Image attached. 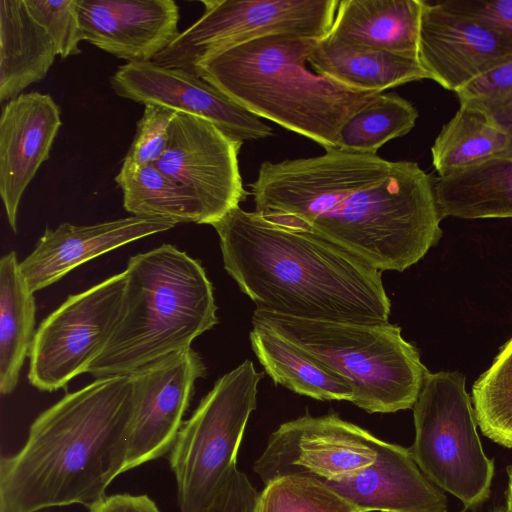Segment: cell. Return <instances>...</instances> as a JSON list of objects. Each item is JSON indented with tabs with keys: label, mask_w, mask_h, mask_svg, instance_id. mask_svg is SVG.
Segmentation results:
<instances>
[{
	"label": "cell",
	"mask_w": 512,
	"mask_h": 512,
	"mask_svg": "<svg viewBox=\"0 0 512 512\" xmlns=\"http://www.w3.org/2000/svg\"><path fill=\"white\" fill-rule=\"evenodd\" d=\"M125 282L124 272L113 275L69 296L42 321L29 353L31 385L53 392L88 372L116 327Z\"/></svg>",
	"instance_id": "30bf717a"
},
{
	"label": "cell",
	"mask_w": 512,
	"mask_h": 512,
	"mask_svg": "<svg viewBox=\"0 0 512 512\" xmlns=\"http://www.w3.org/2000/svg\"><path fill=\"white\" fill-rule=\"evenodd\" d=\"M254 512H359L325 482L307 476H285L258 493Z\"/></svg>",
	"instance_id": "f546056e"
},
{
	"label": "cell",
	"mask_w": 512,
	"mask_h": 512,
	"mask_svg": "<svg viewBox=\"0 0 512 512\" xmlns=\"http://www.w3.org/2000/svg\"><path fill=\"white\" fill-rule=\"evenodd\" d=\"M252 349L275 384L317 400L353 398V389L342 377L284 337L261 326L250 332Z\"/></svg>",
	"instance_id": "cb8c5ba5"
},
{
	"label": "cell",
	"mask_w": 512,
	"mask_h": 512,
	"mask_svg": "<svg viewBox=\"0 0 512 512\" xmlns=\"http://www.w3.org/2000/svg\"><path fill=\"white\" fill-rule=\"evenodd\" d=\"M205 374L202 358L192 348L131 374L135 408L124 472L171 451L184 423L194 384Z\"/></svg>",
	"instance_id": "4fadbf2b"
},
{
	"label": "cell",
	"mask_w": 512,
	"mask_h": 512,
	"mask_svg": "<svg viewBox=\"0 0 512 512\" xmlns=\"http://www.w3.org/2000/svg\"><path fill=\"white\" fill-rule=\"evenodd\" d=\"M135 408L131 375L96 379L67 393L31 424L26 443L0 462L7 512L92 507L124 468Z\"/></svg>",
	"instance_id": "3957f363"
},
{
	"label": "cell",
	"mask_w": 512,
	"mask_h": 512,
	"mask_svg": "<svg viewBox=\"0 0 512 512\" xmlns=\"http://www.w3.org/2000/svg\"><path fill=\"white\" fill-rule=\"evenodd\" d=\"M460 105L489 112L512 102V57L455 93Z\"/></svg>",
	"instance_id": "d6a6232c"
},
{
	"label": "cell",
	"mask_w": 512,
	"mask_h": 512,
	"mask_svg": "<svg viewBox=\"0 0 512 512\" xmlns=\"http://www.w3.org/2000/svg\"><path fill=\"white\" fill-rule=\"evenodd\" d=\"M381 441L337 414L307 413L271 433L253 470L265 485L285 476L338 481L372 464Z\"/></svg>",
	"instance_id": "8fae6325"
},
{
	"label": "cell",
	"mask_w": 512,
	"mask_h": 512,
	"mask_svg": "<svg viewBox=\"0 0 512 512\" xmlns=\"http://www.w3.org/2000/svg\"><path fill=\"white\" fill-rule=\"evenodd\" d=\"M265 161L250 184L268 221L326 239L379 271H404L442 236L434 176L416 162L342 149Z\"/></svg>",
	"instance_id": "6da1fadb"
},
{
	"label": "cell",
	"mask_w": 512,
	"mask_h": 512,
	"mask_svg": "<svg viewBox=\"0 0 512 512\" xmlns=\"http://www.w3.org/2000/svg\"><path fill=\"white\" fill-rule=\"evenodd\" d=\"M0 512H7L4 505L0 503Z\"/></svg>",
	"instance_id": "ab89813d"
},
{
	"label": "cell",
	"mask_w": 512,
	"mask_h": 512,
	"mask_svg": "<svg viewBox=\"0 0 512 512\" xmlns=\"http://www.w3.org/2000/svg\"><path fill=\"white\" fill-rule=\"evenodd\" d=\"M30 14L48 33L58 56L65 59L81 53L85 41L76 0H24Z\"/></svg>",
	"instance_id": "4dcf8cb0"
},
{
	"label": "cell",
	"mask_w": 512,
	"mask_h": 512,
	"mask_svg": "<svg viewBox=\"0 0 512 512\" xmlns=\"http://www.w3.org/2000/svg\"><path fill=\"white\" fill-rule=\"evenodd\" d=\"M313 70L345 87L382 93L405 83L429 79L418 58L353 46L326 35L314 46Z\"/></svg>",
	"instance_id": "44dd1931"
},
{
	"label": "cell",
	"mask_w": 512,
	"mask_h": 512,
	"mask_svg": "<svg viewBox=\"0 0 512 512\" xmlns=\"http://www.w3.org/2000/svg\"><path fill=\"white\" fill-rule=\"evenodd\" d=\"M262 377L245 360L216 381L183 423L169 456L180 512H206L227 486Z\"/></svg>",
	"instance_id": "52a82bcc"
},
{
	"label": "cell",
	"mask_w": 512,
	"mask_h": 512,
	"mask_svg": "<svg viewBox=\"0 0 512 512\" xmlns=\"http://www.w3.org/2000/svg\"><path fill=\"white\" fill-rule=\"evenodd\" d=\"M177 111L158 104L144 105L137 122L134 139L122 165L143 166L155 164L164 154L169 130Z\"/></svg>",
	"instance_id": "1f68e13d"
},
{
	"label": "cell",
	"mask_w": 512,
	"mask_h": 512,
	"mask_svg": "<svg viewBox=\"0 0 512 512\" xmlns=\"http://www.w3.org/2000/svg\"><path fill=\"white\" fill-rule=\"evenodd\" d=\"M512 57V36L422 1L417 58L430 80L457 92Z\"/></svg>",
	"instance_id": "9a60e30c"
},
{
	"label": "cell",
	"mask_w": 512,
	"mask_h": 512,
	"mask_svg": "<svg viewBox=\"0 0 512 512\" xmlns=\"http://www.w3.org/2000/svg\"><path fill=\"white\" fill-rule=\"evenodd\" d=\"M493 512H508L507 508L506 507H501Z\"/></svg>",
	"instance_id": "f35d334b"
},
{
	"label": "cell",
	"mask_w": 512,
	"mask_h": 512,
	"mask_svg": "<svg viewBox=\"0 0 512 512\" xmlns=\"http://www.w3.org/2000/svg\"><path fill=\"white\" fill-rule=\"evenodd\" d=\"M359 512H447L448 500L409 448L381 441L375 461L338 481H323Z\"/></svg>",
	"instance_id": "d6986e66"
},
{
	"label": "cell",
	"mask_w": 512,
	"mask_h": 512,
	"mask_svg": "<svg viewBox=\"0 0 512 512\" xmlns=\"http://www.w3.org/2000/svg\"><path fill=\"white\" fill-rule=\"evenodd\" d=\"M56 56L54 42L24 0H0V101L42 81Z\"/></svg>",
	"instance_id": "7402d4cb"
},
{
	"label": "cell",
	"mask_w": 512,
	"mask_h": 512,
	"mask_svg": "<svg viewBox=\"0 0 512 512\" xmlns=\"http://www.w3.org/2000/svg\"><path fill=\"white\" fill-rule=\"evenodd\" d=\"M252 325L264 327L344 378L351 403L368 413L413 408L429 372L397 325L308 319L256 308Z\"/></svg>",
	"instance_id": "8992f818"
},
{
	"label": "cell",
	"mask_w": 512,
	"mask_h": 512,
	"mask_svg": "<svg viewBox=\"0 0 512 512\" xmlns=\"http://www.w3.org/2000/svg\"><path fill=\"white\" fill-rule=\"evenodd\" d=\"M413 416L415 438L409 449L420 470L465 508L483 504L491 493L495 465L483 451L465 377L429 371Z\"/></svg>",
	"instance_id": "ba28073f"
},
{
	"label": "cell",
	"mask_w": 512,
	"mask_h": 512,
	"mask_svg": "<svg viewBox=\"0 0 512 512\" xmlns=\"http://www.w3.org/2000/svg\"><path fill=\"white\" fill-rule=\"evenodd\" d=\"M441 218H512V156H500L434 177Z\"/></svg>",
	"instance_id": "603a6c76"
},
{
	"label": "cell",
	"mask_w": 512,
	"mask_h": 512,
	"mask_svg": "<svg viewBox=\"0 0 512 512\" xmlns=\"http://www.w3.org/2000/svg\"><path fill=\"white\" fill-rule=\"evenodd\" d=\"M318 40L294 34L262 37L209 57L193 73L259 118L325 150L336 149L345 122L380 93L311 72L306 63Z\"/></svg>",
	"instance_id": "277c9868"
},
{
	"label": "cell",
	"mask_w": 512,
	"mask_h": 512,
	"mask_svg": "<svg viewBox=\"0 0 512 512\" xmlns=\"http://www.w3.org/2000/svg\"><path fill=\"white\" fill-rule=\"evenodd\" d=\"M88 509L89 512H160L156 503L147 495L129 493L106 496Z\"/></svg>",
	"instance_id": "d590c367"
},
{
	"label": "cell",
	"mask_w": 512,
	"mask_h": 512,
	"mask_svg": "<svg viewBox=\"0 0 512 512\" xmlns=\"http://www.w3.org/2000/svg\"><path fill=\"white\" fill-rule=\"evenodd\" d=\"M242 144L210 121L177 112L166 150L154 165L193 193L211 225L248 196L238 162Z\"/></svg>",
	"instance_id": "7c38bea8"
},
{
	"label": "cell",
	"mask_w": 512,
	"mask_h": 512,
	"mask_svg": "<svg viewBox=\"0 0 512 512\" xmlns=\"http://www.w3.org/2000/svg\"><path fill=\"white\" fill-rule=\"evenodd\" d=\"M113 91L134 102L158 104L212 122L234 140L263 139L270 126L195 73L152 61L121 65L110 77Z\"/></svg>",
	"instance_id": "5bb4252c"
},
{
	"label": "cell",
	"mask_w": 512,
	"mask_h": 512,
	"mask_svg": "<svg viewBox=\"0 0 512 512\" xmlns=\"http://www.w3.org/2000/svg\"><path fill=\"white\" fill-rule=\"evenodd\" d=\"M423 0H341L328 35L367 49L417 58Z\"/></svg>",
	"instance_id": "ffe728a7"
},
{
	"label": "cell",
	"mask_w": 512,
	"mask_h": 512,
	"mask_svg": "<svg viewBox=\"0 0 512 512\" xmlns=\"http://www.w3.org/2000/svg\"><path fill=\"white\" fill-rule=\"evenodd\" d=\"M61 110L49 94L22 93L3 105L0 117V194L14 232L27 186L48 160L61 127Z\"/></svg>",
	"instance_id": "e0dca14e"
},
{
	"label": "cell",
	"mask_w": 512,
	"mask_h": 512,
	"mask_svg": "<svg viewBox=\"0 0 512 512\" xmlns=\"http://www.w3.org/2000/svg\"><path fill=\"white\" fill-rule=\"evenodd\" d=\"M115 181L123 192L125 210L133 216L205 224L203 212L193 193L166 176L154 164L122 165Z\"/></svg>",
	"instance_id": "4316f807"
},
{
	"label": "cell",
	"mask_w": 512,
	"mask_h": 512,
	"mask_svg": "<svg viewBox=\"0 0 512 512\" xmlns=\"http://www.w3.org/2000/svg\"><path fill=\"white\" fill-rule=\"evenodd\" d=\"M113 334L88 369L95 379L131 375L191 348L218 323L212 284L200 262L163 244L132 256Z\"/></svg>",
	"instance_id": "5b68a950"
},
{
	"label": "cell",
	"mask_w": 512,
	"mask_h": 512,
	"mask_svg": "<svg viewBox=\"0 0 512 512\" xmlns=\"http://www.w3.org/2000/svg\"><path fill=\"white\" fill-rule=\"evenodd\" d=\"M508 487L506 490V508L508 512H512V465L507 467Z\"/></svg>",
	"instance_id": "74e56055"
},
{
	"label": "cell",
	"mask_w": 512,
	"mask_h": 512,
	"mask_svg": "<svg viewBox=\"0 0 512 512\" xmlns=\"http://www.w3.org/2000/svg\"><path fill=\"white\" fill-rule=\"evenodd\" d=\"M419 114L396 93H380L354 113L339 133L338 149L376 154L388 141L408 134Z\"/></svg>",
	"instance_id": "83f0119b"
},
{
	"label": "cell",
	"mask_w": 512,
	"mask_h": 512,
	"mask_svg": "<svg viewBox=\"0 0 512 512\" xmlns=\"http://www.w3.org/2000/svg\"><path fill=\"white\" fill-rule=\"evenodd\" d=\"M440 5L512 36V0H445Z\"/></svg>",
	"instance_id": "836d02e7"
},
{
	"label": "cell",
	"mask_w": 512,
	"mask_h": 512,
	"mask_svg": "<svg viewBox=\"0 0 512 512\" xmlns=\"http://www.w3.org/2000/svg\"><path fill=\"white\" fill-rule=\"evenodd\" d=\"M258 492L238 469L213 505L206 512H254Z\"/></svg>",
	"instance_id": "e575fe53"
},
{
	"label": "cell",
	"mask_w": 512,
	"mask_h": 512,
	"mask_svg": "<svg viewBox=\"0 0 512 512\" xmlns=\"http://www.w3.org/2000/svg\"><path fill=\"white\" fill-rule=\"evenodd\" d=\"M159 217L130 216L93 225L61 223L46 228L20 271L33 292L55 283L79 265L130 242L175 227Z\"/></svg>",
	"instance_id": "ac0fdd59"
},
{
	"label": "cell",
	"mask_w": 512,
	"mask_h": 512,
	"mask_svg": "<svg viewBox=\"0 0 512 512\" xmlns=\"http://www.w3.org/2000/svg\"><path fill=\"white\" fill-rule=\"evenodd\" d=\"M204 13L152 62L189 72L232 47L277 34L322 39L339 0H205Z\"/></svg>",
	"instance_id": "9c48e42d"
},
{
	"label": "cell",
	"mask_w": 512,
	"mask_h": 512,
	"mask_svg": "<svg viewBox=\"0 0 512 512\" xmlns=\"http://www.w3.org/2000/svg\"><path fill=\"white\" fill-rule=\"evenodd\" d=\"M463 512V511H462Z\"/></svg>",
	"instance_id": "60d3db41"
},
{
	"label": "cell",
	"mask_w": 512,
	"mask_h": 512,
	"mask_svg": "<svg viewBox=\"0 0 512 512\" xmlns=\"http://www.w3.org/2000/svg\"><path fill=\"white\" fill-rule=\"evenodd\" d=\"M211 226L225 270L256 308L308 319L388 322L382 272L346 249L240 206Z\"/></svg>",
	"instance_id": "7a4b0ae2"
},
{
	"label": "cell",
	"mask_w": 512,
	"mask_h": 512,
	"mask_svg": "<svg viewBox=\"0 0 512 512\" xmlns=\"http://www.w3.org/2000/svg\"><path fill=\"white\" fill-rule=\"evenodd\" d=\"M472 402L483 435L512 448V338L474 383Z\"/></svg>",
	"instance_id": "f1b7e54d"
},
{
	"label": "cell",
	"mask_w": 512,
	"mask_h": 512,
	"mask_svg": "<svg viewBox=\"0 0 512 512\" xmlns=\"http://www.w3.org/2000/svg\"><path fill=\"white\" fill-rule=\"evenodd\" d=\"M507 136L489 114L460 105L442 126L432 147V163L438 177L448 176L489 159L504 156Z\"/></svg>",
	"instance_id": "484cf974"
},
{
	"label": "cell",
	"mask_w": 512,
	"mask_h": 512,
	"mask_svg": "<svg viewBox=\"0 0 512 512\" xmlns=\"http://www.w3.org/2000/svg\"><path fill=\"white\" fill-rule=\"evenodd\" d=\"M16 253L0 260V391L10 394L18 383L36 331L35 299L23 277Z\"/></svg>",
	"instance_id": "d4e9b609"
},
{
	"label": "cell",
	"mask_w": 512,
	"mask_h": 512,
	"mask_svg": "<svg viewBox=\"0 0 512 512\" xmlns=\"http://www.w3.org/2000/svg\"><path fill=\"white\" fill-rule=\"evenodd\" d=\"M85 41L127 63L152 61L179 35L173 0H76Z\"/></svg>",
	"instance_id": "2e32d148"
},
{
	"label": "cell",
	"mask_w": 512,
	"mask_h": 512,
	"mask_svg": "<svg viewBox=\"0 0 512 512\" xmlns=\"http://www.w3.org/2000/svg\"><path fill=\"white\" fill-rule=\"evenodd\" d=\"M507 136V149L504 156H512V102L486 112Z\"/></svg>",
	"instance_id": "8d00e7d4"
}]
</instances>
